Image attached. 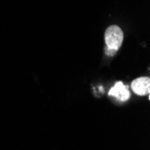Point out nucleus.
<instances>
[{"mask_svg":"<svg viewBox=\"0 0 150 150\" xmlns=\"http://www.w3.org/2000/svg\"><path fill=\"white\" fill-rule=\"evenodd\" d=\"M131 88L135 93L139 95H146L149 93L150 90V79L149 77L143 76L135 79L132 84Z\"/></svg>","mask_w":150,"mask_h":150,"instance_id":"nucleus-3","label":"nucleus"},{"mask_svg":"<svg viewBox=\"0 0 150 150\" xmlns=\"http://www.w3.org/2000/svg\"><path fill=\"white\" fill-rule=\"evenodd\" d=\"M123 32L118 25H112L108 27L105 31L104 40L107 46L106 48L108 50L117 52V50L120 49L122 42H123Z\"/></svg>","mask_w":150,"mask_h":150,"instance_id":"nucleus-1","label":"nucleus"},{"mask_svg":"<svg viewBox=\"0 0 150 150\" xmlns=\"http://www.w3.org/2000/svg\"><path fill=\"white\" fill-rule=\"evenodd\" d=\"M109 95L114 96L116 99H118L120 102H125L129 99L130 93L128 87L122 82H118L109 91Z\"/></svg>","mask_w":150,"mask_h":150,"instance_id":"nucleus-2","label":"nucleus"}]
</instances>
